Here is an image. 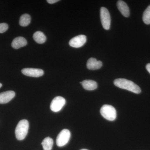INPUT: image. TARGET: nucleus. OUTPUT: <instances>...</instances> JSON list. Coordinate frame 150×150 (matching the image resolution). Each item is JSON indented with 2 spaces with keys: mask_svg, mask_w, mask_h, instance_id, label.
<instances>
[{
  "mask_svg": "<svg viewBox=\"0 0 150 150\" xmlns=\"http://www.w3.org/2000/svg\"><path fill=\"white\" fill-rule=\"evenodd\" d=\"M114 84L119 88L127 90L135 93H141L139 87L132 81L125 79H118L114 81Z\"/></svg>",
  "mask_w": 150,
  "mask_h": 150,
  "instance_id": "1",
  "label": "nucleus"
},
{
  "mask_svg": "<svg viewBox=\"0 0 150 150\" xmlns=\"http://www.w3.org/2000/svg\"><path fill=\"white\" fill-rule=\"evenodd\" d=\"M29 129V123L27 120H21L18 122L15 130L16 137L19 141L24 139L27 136Z\"/></svg>",
  "mask_w": 150,
  "mask_h": 150,
  "instance_id": "2",
  "label": "nucleus"
},
{
  "mask_svg": "<svg viewBox=\"0 0 150 150\" xmlns=\"http://www.w3.org/2000/svg\"><path fill=\"white\" fill-rule=\"evenodd\" d=\"M100 114L103 118L110 121H113L116 118L117 113L115 108L109 105H103L100 110Z\"/></svg>",
  "mask_w": 150,
  "mask_h": 150,
  "instance_id": "3",
  "label": "nucleus"
},
{
  "mask_svg": "<svg viewBox=\"0 0 150 150\" xmlns=\"http://www.w3.org/2000/svg\"><path fill=\"white\" fill-rule=\"evenodd\" d=\"M71 138V132L64 129L60 132L56 138V144L59 147H62L68 144Z\"/></svg>",
  "mask_w": 150,
  "mask_h": 150,
  "instance_id": "4",
  "label": "nucleus"
},
{
  "mask_svg": "<svg viewBox=\"0 0 150 150\" xmlns=\"http://www.w3.org/2000/svg\"><path fill=\"white\" fill-rule=\"evenodd\" d=\"M100 16L103 27L105 29L109 30L110 25V16L108 10L105 7H101L100 10Z\"/></svg>",
  "mask_w": 150,
  "mask_h": 150,
  "instance_id": "5",
  "label": "nucleus"
},
{
  "mask_svg": "<svg viewBox=\"0 0 150 150\" xmlns=\"http://www.w3.org/2000/svg\"><path fill=\"white\" fill-rule=\"evenodd\" d=\"M66 100L62 96H57L54 98L51 103V110L54 112H58L62 110L66 104Z\"/></svg>",
  "mask_w": 150,
  "mask_h": 150,
  "instance_id": "6",
  "label": "nucleus"
},
{
  "mask_svg": "<svg viewBox=\"0 0 150 150\" xmlns=\"http://www.w3.org/2000/svg\"><path fill=\"white\" fill-rule=\"evenodd\" d=\"M86 37L85 35H77L73 38L69 42L70 46L75 48H80L84 45L86 41Z\"/></svg>",
  "mask_w": 150,
  "mask_h": 150,
  "instance_id": "7",
  "label": "nucleus"
},
{
  "mask_svg": "<svg viewBox=\"0 0 150 150\" xmlns=\"http://www.w3.org/2000/svg\"><path fill=\"white\" fill-rule=\"evenodd\" d=\"M21 72L25 76L32 77H39L44 74L43 70L34 68H25L22 70Z\"/></svg>",
  "mask_w": 150,
  "mask_h": 150,
  "instance_id": "8",
  "label": "nucleus"
},
{
  "mask_svg": "<svg viewBox=\"0 0 150 150\" xmlns=\"http://www.w3.org/2000/svg\"><path fill=\"white\" fill-rule=\"evenodd\" d=\"M15 93L9 91L0 93V104H5L11 101L15 96Z\"/></svg>",
  "mask_w": 150,
  "mask_h": 150,
  "instance_id": "9",
  "label": "nucleus"
},
{
  "mask_svg": "<svg viewBox=\"0 0 150 150\" xmlns=\"http://www.w3.org/2000/svg\"><path fill=\"white\" fill-rule=\"evenodd\" d=\"M102 65L101 61H98L94 58H90L87 63V67L89 70L98 69L102 67Z\"/></svg>",
  "mask_w": 150,
  "mask_h": 150,
  "instance_id": "10",
  "label": "nucleus"
},
{
  "mask_svg": "<svg viewBox=\"0 0 150 150\" xmlns=\"http://www.w3.org/2000/svg\"><path fill=\"white\" fill-rule=\"evenodd\" d=\"M118 8L121 14L125 17H128L130 15L129 7L125 2L123 1H118L117 2Z\"/></svg>",
  "mask_w": 150,
  "mask_h": 150,
  "instance_id": "11",
  "label": "nucleus"
},
{
  "mask_svg": "<svg viewBox=\"0 0 150 150\" xmlns=\"http://www.w3.org/2000/svg\"><path fill=\"white\" fill-rule=\"evenodd\" d=\"M27 44V40L23 37L16 38L12 42L11 46L14 49H19L21 47H24Z\"/></svg>",
  "mask_w": 150,
  "mask_h": 150,
  "instance_id": "12",
  "label": "nucleus"
},
{
  "mask_svg": "<svg viewBox=\"0 0 150 150\" xmlns=\"http://www.w3.org/2000/svg\"><path fill=\"white\" fill-rule=\"evenodd\" d=\"M83 87L88 91H93L97 88V83L95 81L91 80H86L81 82Z\"/></svg>",
  "mask_w": 150,
  "mask_h": 150,
  "instance_id": "13",
  "label": "nucleus"
},
{
  "mask_svg": "<svg viewBox=\"0 0 150 150\" xmlns=\"http://www.w3.org/2000/svg\"><path fill=\"white\" fill-rule=\"evenodd\" d=\"M33 38L36 43L42 44L45 43L46 40V37L44 33L41 31H38L35 32L33 35Z\"/></svg>",
  "mask_w": 150,
  "mask_h": 150,
  "instance_id": "14",
  "label": "nucleus"
},
{
  "mask_svg": "<svg viewBox=\"0 0 150 150\" xmlns=\"http://www.w3.org/2000/svg\"><path fill=\"white\" fill-rule=\"evenodd\" d=\"M44 150H51L54 145V141L50 137H47L41 143Z\"/></svg>",
  "mask_w": 150,
  "mask_h": 150,
  "instance_id": "15",
  "label": "nucleus"
},
{
  "mask_svg": "<svg viewBox=\"0 0 150 150\" xmlns=\"http://www.w3.org/2000/svg\"><path fill=\"white\" fill-rule=\"evenodd\" d=\"M30 16L28 14H24L21 17L19 24L21 26L25 27L30 24Z\"/></svg>",
  "mask_w": 150,
  "mask_h": 150,
  "instance_id": "16",
  "label": "nucleus"
},
{
  "mask_svg": "<svg viewBox=\"0 0 150 150\" xmlns=\"http://www.w3.org/2000/svg\"><path fill=\"white\" fill-rule=\"evenodd\" d=\"M143 21L145 24H150V5L144 11L143 15Z\"/></svg>",
  "mask_w": 150,
  "mask_h": 150,
  "instance_id": "17",
  "label": "nucleus"
},
{
  "mask_svg": "<svg viewBox=\"0 0 150 150\" xmlns=\"http://www.w3.org/2000/svg\"><path fill=\"white\" fill-rule=\"evenodd\" d=\"M8 28V25L6 23H0V33L5 32Z\"/></svg>",
  "mask_w": 150,
  "mask_h": 150,
  "instance_id": "18",
  "label": "nucleus"
},
{
  "mask_svg": "<svg viewBox=\"0 0 150 150\" xmlns=\"http://www.w3.org/2000/svg\"><path fill=\"white\" fill-rule=\"evenodd\" d=\"M59 0H47V2L50 4H53L59 1Z\"/></svg>",
  "mask_w": 150,
  "mask_h": 150,
  "instance_id": "19",
  "label": "nucleus"
},
{
  "mask_svg": "<svg viewBox=\"0 0 150 150\" xmlns=\"http://www.w3.org/2000/svg\"><path fill=\"white\" fill-rule=\"evenodd\" d=\"M146 69L148 71L150 74V63L146 65Z\"/></svg>",
  "mask_w": 150,
  "mask_h": 150,
  "instance_id": "20",
  "label": "nucleus"
},
{
  "mask_svg": "<svg viewBox=\"0 0 150 150\" xmlns=\"http://www.w3.org/2000/svg\"><path fill=\"white\" fill-rule=\"evenodd\" d=\"M2 86V84L1 83H0V88H1V87Z\"/></svg>",
  "mask_w": 150,
  "mask_h": 150,
  "instance_id": "21",
  "label": "nucleus"
},
{
  "mask_svg": "<svg viewBox=\"0 0 150 150\" xmlns=\"http://www.w3.org/2000/svg\"><path fill=\"white\" fill-rule=\"evenodd\" d=\"M80 150H88L86 149H81Z\"/></svg>",
  "mask_w": 150,
  "mask_h": 150,
  "instance_id": "22",
  "label": "nucleus"
}]
</instances>
